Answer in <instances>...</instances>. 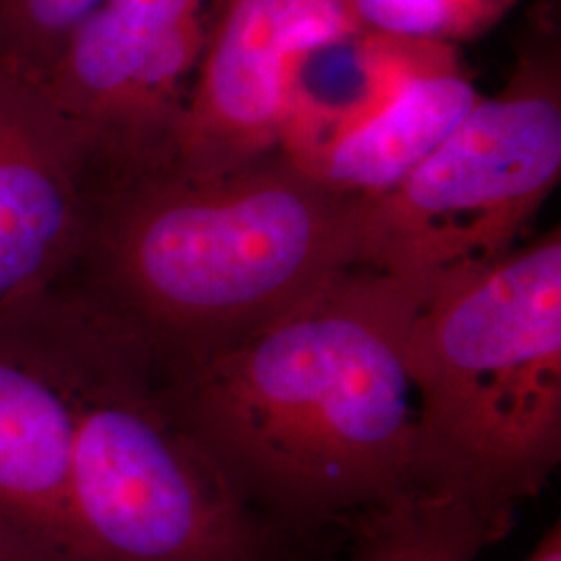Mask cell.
<instances>
[{"label": "cell", "mask_w": 561, "mask_h": 561, "mask_svg": "<svg viewBox=\"0 0 561 561\" xmlns=\"http://www.w3.org/2000/svg\"><path fill=\"white\" fill-rule=\"evenodd\" d=\"M400 280L354 266L208 345L157 356L164 396L279 537L431 495Z\"/></svg>", "instance_id": "1"}, {"label": "cell", "mask_w": 561, "mask_h": 561, "mask_svg": "<svg viewBox=\"0 0 561 561\" xmlns=\"http://www.w3.org/2000/svg\"><path fill=\"white\" fill-rule=\"evenodd\" d=\"M104 0H0V67L41 83Z\"/></svg>", "instance_id": "13"}, {"label": "cell", "mask_w": 561, "mask_h": 561, "mask_svg": "<svg viewBox=\"0 0 561 561\" xmlns=\"http://www.w3.org/2000/svg\"><path fill=\"white\" fill-rule=\"evenodd\" d=\"M0 561H53L34 547L21 542L20 539L0 530Z\"/></svg>", "instance_id": "14"}, {"label": "cell", "mask_w": 561, "mask_h": 561, "mask_svg": "<svg viewBox=\"0 0 561 561\" xmlns=\"http://www.w3.org/2000/svg\"><path fill=\"white\" fill-rule=\"evenodd\" d=\"M360 36L347 0H215L173 161L217 178L283 148L304 69Z\"/></svg>", "instance_id": "7"}, {"label": "cell", "mask_w": 561, "mask_h": 561, "mask_svg": "<svg viewBox=\"0 0 561 561\" xmlns=\"http://www.w3.org/2000/svg\"><path fill=\"white\" fill-rule=\"evenodd\" d=\"M524 561H561V526L556 522Z\"/></svg>", "instance_id": "15"}, {"label": "cell", "mask_w": 561, "mask_h": 561, "mask_svg": "<svg viewBox=\"0 0 561 561\" xmlns=\"http://www.w3.org/2000/svg\"><path fill=\"white\" fill-rule=\"evenodd\" d=\"M81 289L67 516L78 561H287L164 396L140 335Z\"/></svg>", "instance_id": "4"}, {"label": "cell", "mask_w": 561, "mask_h": 561, "mask_svg": "<svg viewBox=\"0 0 561 561\" xmlns=\"http://www.w3.org/2000/svg\"><path fill=\"white\" fill-rule=\"evenodd\" d=\"M80 329L71 279L0 310V530L53 561H78L67 497Z\"/></svg>", "instance_id": "8"}, {"label": "cell", "mask_w": 561, "mask_h": 561, "mask_svg": "<svg viewBox=\"0 0 561 561\" xmlns=\"http://www.w3.org/2000/svg\"><path fill=\"white\" fill-rule=\"evenodd\" d=\"M428 491L505 537L561 460V236L419 300L408 333Z\"/></svg>", "instance_id": "3"}, {"label": "cell", "mask_w": 561, "mask_h": 561, "mask_svg": "<svg viewBox=\"0 0 561 561\" xmlns=\"http://www.w3.org/2000/svg\"><path fill=\"white\" fill-rule=\"evenodd\" d=\"M481 99L447 53L401 78L362 119L287 157L341 196L375 201L416 171Z\"/></svg>", "instance_id": "10"}, {"label": "cell", "mask_w": 561, "mask_h": 561, "mask_svg": "<svg viewBox=\"0 0 561 561\" xmlns=\"http://www.w3.org/2000/svg\"><path fill=\"white\" fill-rule=\"evenodd\" d=\"M560 175L558 62L524 55L507 88L477 102L416 171L364 201V266L422 300L518 248Z\"/></svg>", "instance_id": "5"}, {"label": "cell", "mask_w": 561, "mask_h": 561, "mask_svg": "<svg viewBox=\"0 0 561 561\" xmlns=\"http://www.w3.org/2000/svg\"><path fill=\"white\" fill-rule=\"evenodd\" d=\"M364 201L279 150L217 178L157 171L102 187L71 277L157 356H173L364 266Z\"/></svg>", "instance_id": "2"}, {"label": "cell", "mask_w": 561, "mask_h": 561, "mask_svg": "<svg viewBox=\"0 0 561 561\" xmlns=\"http://www.w3.org/2000/svg\"><path fill=\"white\" fill-rule=\"evenodd\" d=\"M497 541L468 505L424 495L298 542L287 561H479Z\"/></svg>", "instance_id": "11"}, {"label": "cell", "mask_w": 561, "mask_h": 561, "mask_svg": "<svg viewBox=\"0 0 561 561\" xmlns=\"http://www.w3.org/2000/svg\"><path fill=\"white\" fill-rule=\"evenodd\" d=\"M215 0H104L36 83L94 190L167 169Z\"/></svg>", "instance_id": "6"}, {"label": "cell", "mask_w": 561, "mask_h": 561, "mask_svg": "<svg viewBox=\"0 0 561 561\" xmlns=\"http://www.w3.org/2000/svg\"><path fill=\"white\" fill-rule=\"evenodd\" d=\"M94 210L88 162L41 88L0 67V310L80 264Z\"/></svg>", "instance_id": "9"}, {"label": "cell", "mask_w": 561, "mask_h": 561, "mask_svg": "<svg viewBox=\"0 0 561 561\" xmlns=\"http://www.w3.org/2000/svg\"><path fill=\"white\" fill-rule=\"evenodd\" d=\"M518 0H347L362 36L449 46L493 27Z\"/></svg>", "instance_id": "12"}]
</instances>
